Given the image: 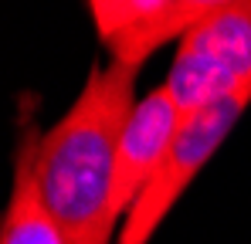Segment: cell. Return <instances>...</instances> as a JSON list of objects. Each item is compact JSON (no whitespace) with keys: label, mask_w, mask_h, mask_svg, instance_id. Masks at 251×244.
I'll return each mask as SVG.
<instances>
[{"label":"cell","mask_w":251,"mask_h":244,"mask_svg":"<svg viewBox=\"0 0 251 244\" xmlns=\"http://www.w3.org/2000/svg\"><path fill=\"white\" fill-rule=\"evenodd\" d=\"M139 68L126 61L92 65L72 109L38 139L34 176L68 244H109L116 231V160L136 109Z\"/></svg>","instance_id":"1"},{"label":"cell","mask_w":251,"mask_h":244,"mask_svg":"<svg viewBox=\"0 0 251 244\" xmlns=\"http://www.w3.org/2000/svg\"><path fill=\"white\" fill-rule=\"evenodd\" d=\"M163 88L183 116L227 95H251V0H238L180 34Z\"/></svg>","instance_id":"2"},{"label":"cell","mask_w":251,"mask_h":244,"mask_svg":"<svg viewBox=\"0 0 251 244\" xmlns=\"http://www.w3.org/2000/svg\"><path fill=\"white\" fill-rule=\"evenodd\" d=\"M251 95H227L221 102H210L197 112H187L183 125L170 146L167 160L153 173L146 190L136 197V203L126 214V227L119 231V244H150L160 224L167 220L173 203L183 197V190L194 183V176L210 163V156L221 149V143L231 136V129L248 112Z\"/></svg>","instance_id":"3"},{"label":"cell","mask_w":251,"mask_h":244,"mask_svg":"<svg viewBox=\"0 0 251 244\" xmlns=\"http://www.w3.org/2000/svg\"><path fill=\"white\" fill-rule=\"evenodd\" d=\"M183 125V109L173 102L167 88H153L143 95L132 109V116L119 139V160H116V187H112V210L116 217L129 214L136 197L146 190L160 163L167 160L170 146Z\"/></svg>","instance_id":"4"},{"label":"cell","mask_w":251,"mask_h":244,"mask_svg":"<svg viewBox=\"0 0 251 244\" xmlns=\"http://www.w3.org/2000/svg\"><path fill=\"white\" fill-rule=\"evenodd\" d=\"M176 0H88L95 31L112 61L143 65L167 44L170 14Z\"/></svg>","instance_id":"5"},{"label":"cell","mask_w":251,"mask_h":244,"mask_svg":"<svg viewBox=\"0 0 251 244\" xmlns=\"http://www.w3.org/2000/svg\"><path fill=\"white\" fill-rule=\"evenodd\" d=\"M34 153H38V136L27 125L14 160V190L3 214L0 244H68L65 231L58 227L54 214L41 197V187L34 176Z\"/></svg>","instance_id":"6"},{"label":"cell","mask_w":251,"mask_h":244,"mask_svg":"<svg viewBox=\"0 0 251 244\" xmlns=\"http://www.w3.org/2000/svg\"><path fill=\"white\" fill-rule=\"evenodd\" d=\"M231 3H238V0H176L173 3V14H170V27H167L170 41H180V34L187 27H194L197 21H204V17L231 7Z\"/></svg>","instance_id":"7"},{"label":"cell","mask_w":251,"mask_h":244,"mask_svg":"<svg viewBox=\"0 0 251 244\" xmlns=\"http://www.w3.org/2000/svg\"><path fill=\"white\" fill-rule=\"evenodd\" d=\"M116 244H119V241H116Z\"/></svg>","instance_id":"8"}]
</instances>
